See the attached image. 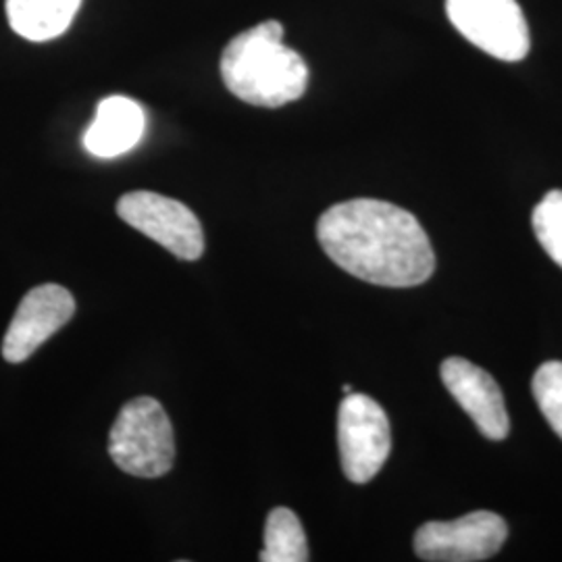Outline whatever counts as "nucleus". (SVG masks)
Listing matches in <instances>:
<instances>
[{"label": "nucleus", "instance_id": "5", "mask_svg": "<svg viewBox=\"0 0 562 562\" xmlns=\"http://www.w3.org/2000/svg\"><path fill=\"white\" fill-rule=\"evenodd\" d=\"M341 471L352 483H369L392 450L390 419L382 406L364 394H348L338 411Z\"/></svg>", "mask_w": 562, "mask_h": 562}, {"label": "nucleus", "instance_id": "4", "mask_svg": "<svg viewBox=\"0 0 562 562\" xmlns=\"http://www.w3.org/2000/svg\"><path fill=\"white\" fill-rule=\"evenodd\" d=\"M446 15L467 41L494 59L519 63L531 36L517 0H446Z\"/></svg>", "mask_w": 562, "mask_h": 562}, {"label": "nucleus", "instance_id": "13", "mask_svg": "<svg viewBox=\"0 0 562 562\" xmlns=\"http://www.w3.org/2000/svg\"><path fill=\"white\" fill-rule=\"evenodd\" d=\"M531 225L546 255L562 269V190H552L533 209Z\"/></svg>", "mask_w": 562, "mask_h": 562}, {"label": "nucleus", "instance_id": "10", "mask_svg": "<svg viewBox=\"0 0 562 562\" xmlns=\"http://www.w3.org/2000/svg\"><path fill=\"white\" fill-rule=\"evenodd\" d=\"M144 109L127 97H109L99 104L97 117L83 134V146L90 155L113 159L130 153L144 136Z\"/></svg>", "mask_w": 562, "mask_h": 562}, {"label": "nucleus", "instance_id": "12", "mask_svg": "<svg viewBox=\"0 0 562 562\" xmlns=\"http://www.w3.org/2000/svg\"><path fill=\"white\" fill-rule=\"evenodd\" d=\"M311 559L306 533L294 510L278 506L269 513L265 522V546L261 562H306Z\"/></svg>", "mask_w": 562, "mask_h": 562}, {"label": "nucleus", "instance_id": "7", "mask_svg": "<svg viewBox=\"0 0 562 562\" xmlns=\"http://www.w3.org/2000/svg\"><path fill=\"white\" fill-rule=\"evenodd\" d=\"M508 536L501 515L477 510L454 521H429L415 533V552L429 562H477L494 557Z\"/></svg>", "mask_w": 562, "mask_h": 562}, {"label": "nucleus", "instance_id": "15", "mask_svg": "<svg viewBox=\"0 0 562 562\" xmlns=\"http://www.w3.org/2000/svg\"><path fill=\"white\" fill-rule=\"evenodd\" d=\"M341 390H344V396H348V394H352V385H344V387H341Z\"/></svg>", "mask_w": 562, "mask_h": 562}, {"label": "nucleus", "instance_id": "9", "mask_svg": "<svg viewBox=\"0 0 562 562\" xmlns=\"http://www.w3.org/2000/svg\"><path fill=\"white\" fill-rule=\"evenodd\" d=\"M440 373L446 390L487 440H504L508 436L510 419L503 390L487 371L462 357H450L442 362Z\"/></svg>", "mask_w": 562, "mask_h": 562}, {"label": "nucleus", "instance_id": "1", "mask_svg": "<svg viewBox=\"0 0 562 562\" xmlns=\"http://www.w3.org/2000/svg\"><path fill=\"white\" fill-rule=\"evenodd\" d=\"M317 238L346 273L383 288L422 285L436 269L422 223L392 202H338L319 217Z\"/></svg>", "mask_w": 562, "mask_h": 562}, {"label": "nucleus", "instance_id": "11", "mask_svg": "<svg viewBox=\"0 0 562 562\" xmlns=\"http://www.w3.org/2000/svg\"><path fill=\"white\" fill-rule=\"evenodd\" d=\"M81 0H7L9 23L21 38L46 42L67 32Z\"/></svg>", "mask_w": 562, "mask_h": 562}, {"label": "nucleus", "instance_id": "14", "mask_svg": "<svg viewBox=\"0 0 562 562\" xmlns=\"http://www.w3.org/2000/svg\"><path fill=\"white\" fill-rule=\"evenodd\" d=\"M531 392L546 422L562 440V362H543L533 375Z\"/></svg>", "mask_w": 562, "mask_h": 562}, {"label": "nucleus", "instance_id": "2", "mask_svg": "<svg viewBox=\"0 0 562 562\" xmlns=\"http://www.w3.org/2000/svg\"><path fill=\"white\" fill-rule=\"evenodd\" d=\"M222 78L240 101L278 109L299 101L308 86V65L283 44L280 21H262L244 30L223 48Z\"/></svg>", "mask_w": 562, "mask_h": 562}, {"label": "nucleus", "instance_id": "8", "mask_svg": "<svg viewBox=\"0 0 562 562\" xmlns=\"http://www.w3.org/2000/svg\"><path fill=\"white\" fill-rule=\"evenodd\" d=\"M76 315V299L57 283H44L30 290L2 341L7 362L27 361L44 341L53 338Z\"/></svg>", "mask_w": 562, "mask_h": 562}, {"label": "nucleus", "instance_id": "6", "mask_svg": "<svg viewBox=\"0 0 562 562\" xmlns=\"http://www.w3.org/2000/svg\"><path fill=\"white\" fill-rule=\"evenodd\" d=\"M117 215L181 261H199L204 252L201 222L183 202L138 190L121 196Z\"/></svg>", "mask_w": 562, "mask_h": 562}, {"label": "nucleus", "instance_id": "3", "mask_svg": "<svg viewBox=\"0 0 562 562\" xmlns=\"http://www.w3.org/2000/svg\"><path fill=\"white\" fill-rule=\"evenodd\" d=\"M109 454L127 475L155 480L176 462V434L159 401L125 402L109 434Z\"/></svg>", "mask_w": 562, "mask_h": 562}]
</instances>
